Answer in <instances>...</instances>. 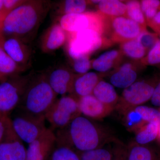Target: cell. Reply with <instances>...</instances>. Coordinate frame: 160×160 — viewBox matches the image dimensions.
Wrapping results in <instances>:
<instances>
[{
    "mask_svg": "<svg viewBox=\"0 0 160 160\" xmlns=\"http://www.w3.org/2000/svg\"><path fill=\"white\" fill-rule=\"evenodd\" d=\"M55 134L57 142L77 151H88L119 142L108 130L82 115L65 128L57 130Z\"/></svg>",
    "mask_w": 160,
    "mask_h": 160,
    "instance_id": "cell-1",
    "label": "cell"
},
{
    "mask_svg": "<svg viewBox=\"0 0 160 160\" xmlns=\"http://www.w3.org/2000/svg\"><path fill=\"white\" fill-rule=\"evenodd\" d=\"M49 8V2L46 1H23L3 19L2 36L17 38L26 43L37 30Z\"/></svg>",
    "mask_w": 160,
    "mask_h": 160,
    "instance_id": "cell-2",
    "label": "cell"
},
{
    "mask_svg": "<svg viewBox=\"0 0 160 160\" xmlns=\"http://www.w3.org/2000/svg\"><path fill=\"white\" fill-rule=\"evenodd\" d=\"M57 96L48 82L46 73L32 76L18 109L26 113L45 117L57 99Z\"/></svg>",
    "mask_w": 160,
    "mask_h": 160,
    "instance_id": "cell-3",
    "label": "cell"
},
{
    "mask_svg": "<svg viewBox=\"0 0 160 160\" xmlns=\"http://www.w3.org/2000/svg\"><path fill=\"white\" fill-rule=\"evenodd\" d=\"M66 42L67 54L73 60L89 57L105 46L112 43L100 32L88 29L73 33H68Z\"/></svg>",
    "mask_w": 160,
    "mask_h": 160,
    "instance_id": "cell-4",
    "label": "cell"
},
{
    "mask_svg": "<svg viewBox=\"0 0 160 160\" xmlns=\"http://www.w3.org/2000/svg\"><path fill=\"white\" fill-rule=\"evenodd\" d=\"M158 79L136 81L124 89L115 109L124 116L129 110L142 106L151 99Z\"/></svg>",
    "mask_w": 160,
    "mask_h": 160,
    "instance_id": "cell-5",
    "label": "cell"
},
{
    "mask_svg": "<svg viewBox=\"0 0 160 160\" xmlns=\"http://www.w3.org/2000/svg\"><path fill=\"white\" fill-rule=\"evenodd\" d=\"M32 77L18 75L0 83V117L18 108Z\"/></svg>",
    "mask_w": 160,
    "mask_h": 160,
    "instance_id": "cell-6",
    "label": "cell"
},
{
    "mask_svg": "<svg viewBox=\"0 0 160 160\" xmlns=\"http://www.w3.org/2000/svg\"><path fill=\"white\" fill-rule=\"evenodd\" d=\"M77 99L70 95L57 99L45 115L52 129H63L81 115Z\"/></svg>",
    "mask_w": 160,
    "mask_h": 160,
    "instance_id": "cell-7",
    "label": "cell"
},
{
    "mask_svg": "<svg viewBox=\"0 0 160 160\" xmlns=\"http://www.w3.org/2000/svg\"><path fill=\"white\" fill-rule=\"evenodd\" d=\"M104 17V36L112 44H121L135 39L142 32L147 30L143 29L137 23L125 17Z\"/></svg>",
    "mask_w": 160,
    "mask_h": 160,
    "instance_id": "cell-8",
    "label": "cell"
},
{
    "mask_svg": "<svg viewBox=\"0 0 160 160\" xmlns=\"http://www.w3.org/2000/svg\"><path fill=\"white\" fill-rule=\"evenodd\" d=\"M11 119L15 132L23 142L30 144L46 131L45 117L37 116L18 112Z\"/></svg>",
    "mask_w": 160,
    "mask_h": 160,
    "instance_id": "cell-9",
    "label": "cell"
},
{
    "mask_svg": "<svg viewBox=\"0 0 160 160\" xmlns=\"http://www.w3.org/2000/svg\"><path fill=\"white\" fill-rule=\"evenodd\" d=\"M59 24L67 33L91 29L98 31L104 36L105 18L98 12L64 15L60 18Z\"/></svg>",
    "mask_w": 160,
    "mask_h": 160,
    "instance_id": "cell-10",
    "label": "cell"
},
{
    "mask_svg": "<svg viewBox=\"0 0 160 160\" xmlns=\"http://www.w3.org/2000/svg\"><path fill=\"white\" fill-rule=\"evenodd\" d=\"M55 133L51 129L28 144L26 160H48L57 144Z\"/></svg>",
    "mask_w": 160,
    "mask_h": 160,
    "instance_id": "cell-11",
    "label": "cell"
},
{
    "mask_svg": "<svg viewBox=\"0 0 160 160\" xmlns=\"http://www.w3.org/2000/svg\"><path fill=\"white\" fill-rule=\"evenodd\" d=\"M123 116L126 128L135 132L148 123L156 120L160 121L159 110L142 105L130 109Z\"/></svg>",
    "mask_w": 160,
    "mask_h": 160,
    "instance_id": "cell-12",
    "label": "cell"
},
{
    "mask_svg": "<svg viewBox=\"0 0 160 160\" xmlns=\"http://www.w3.org/2000/svg\"><path fill=\"white\" fill-rule=\"evenodd\" d=\"M27 149L12 129L9 127L0 143V160H26Z\"/></svg>",
    "mask_w": 160,
    "mask_h": 160,
    "instance_id": "cell-13",
    "label": "cell"
},
{
    "mask_svg": "<svg viewBox=\"0 0 160 160\" xmlns=\"http://www.w3.org/2000/svg\"><path fill=\"white\" fill-rule=\"evenodd\" d=\"M82 115L90 119L101 120L111 114L115 108L103 104L92 94L78 100Z\"/></svg>",
    "mask_w": 160,
    "mask_h": 160,
    "instance_id": "cell-14",
    "label": "cell"
},
{
    "mask_svg": "<svg viewBox=\"0 0 160 160\" xmlns=\"http://www.w3.org/2000/svg\"><path fill=\"white\" fill-rule=\"evenodd\" d=\"M46 74L50 87L57 95L70 93L77 74L67 68L60 67Z\"/></svg>",
    "mask_w": 160,
    "mask_h": 160,
    "instance_id": "cell-15",
    "label": "cell"
},
{
    "mask_svg": "<svg viewBox=\"0 0 160 160\" xmlns=\"http://www.w3.org/2000/svg\"><path fill=\"white\" fill-rule=\"evenodd\" d=\"M135 61L122 62L109 75V82L114 87L126 89L137 79L138 73Z\"/></svg>",
    "mask_w": 160,
    "mask_h": 160,
    "instance_id": "cell-16",
    "label": "cell"
},
{
    "mask_svg": "<svg viewBox=\"0 0 160 160\" xmlns=\"http://www.w3.org/2000/svg\"><path fill=\"white\" fill-rule=\"evenodd\" d=\"M105 73L89 72L83 74H77L69 95L78 100L80 98L92 94L96 86Z\"/></svg>",
    "mask_w": 160,
    "mask_h": 160,
    "instance_id": "cell-17",
    "label": "cell"
},
{
    "mask_svg": "<svg viewBox=\"0 0 160 160\" xmlns=\"http://www.w3.org/2000/svg\"><path fill=\"white\" fill-rule=\"evenodd\" d=\"M2 44L7 54L18 65L25 68L30 57V50L25 42L17 38L3 36Z\"/></svg>",
    "mask_w": 160,
    "mask_h": 160,
    "instance_id": "cell-18",
    "label": "cell"
},
{
    "mask_svg": "<svg viewBox=\"0 0 160 160\" xmlns=\"http://www.w3.org/2000/svg\"><path fill=\"white\" fill-rule=\"evenodd\" d=\"M68 33L59 23H55L46 31L42 38V48L45 52L57 50L66 44Z\"/></svg>",
    "mask_w": 160,
    "mask_h": 160,
    "instance_id": "cell-19",
    "label": "cell"
},
{
    "mask_svg": "<svg viewBox=\"0 0 160 160\" xmlns=\"http://www.w3.org/2000/svg\"><path fill=\"white\" fill-rule=\"evenodd\" d=\"M124 56L120 49L106 52L92 60V68L99 73H107L119 66L122 62Z\"/></svg>",
    "mask_w": 160,
    "mask_h": 160,
    "instance_id": "cell-20",
    "label": "cell"
},
{
    "mask_svg": "<svg viewBox=\"0 0 160 160\" xmlns=\"http://www.w3.org/2000/svg\"><path fill=\"white\" fill-rule=\"evenodd\" d=\"M3 36L0 37V83L20 75L25 68L18 65L3 49Z\"/></svg>",
    "mask_w": 160,
    "mask_h": 160,
    "instance_id": "cell-21",
    "label": "cell"
},
{
    "mask_svg": "<svg viewBox=\"0 0 160 160\" xmlns=\"http://www.w3.org/2000/svg\"><path fill=\"white\" fill-rule=\"evenodd\" d=\"M92 94L103 104L114 108L120 98L114 86L103 79L98 83Z\"/></svg>",
    "mask_w": 160,
    "mask_h": 160,
    "instance_id": "cell-22",
    "label": "cell"
},
{
    "mask_svg": "<svg viewBox=\"0 0 160 160\" xmlns=\"http://www.w3.org/2000/svg\"><path fill=\"white\" fill-rule=\"evenodd\" d=\"M97 8L98 12L106 17H126V6L125 1L100 0Z\"/></svg>",
    "mask_w": 160,
    "mask_h": 160,
    "instance_id": "cell-23",
    "label": "cell"
},
{
    "mask_svg": "<svg viewBox=\"0 0 160 160\" xmlns=\"http://www.w3.org/2000/svg\"><path fill=\"white\" fill-rule=\"evenodd\" d=\"M160 126V121H152L148 123L135 132L134 142L146 146L157 139Z\"/></svg>",
    "mask_w": 160,
    "mask_h": 160,
    "instance_id": "cell-24",
    "label": "cell"
},
{
    "mask_svg": "<svg viewBox=\"0 0 160 160\" xmlns=\"http://www.w3.org/2000/svg\"><path fill=\"white\" fill-rule=\"evenodd\" d=\"M160 157L149 146L133 142L127 149V160H159Z\"/></svg>",
    "mask_w": 160,
    "mask_h": 160,
    "instance_id": "cell-25",
    "label": "cell"
},
{
    "mask_svg": "<svg viewBox=\"0 0 160 160\" xmlns=\"http://www.w3.org/2000/svg\"><path fill=\"white\" fill-rule=\"evenodd\" d=\"M120 49L124 56L135 61H140L148 53L137 39L120 44Z\"/></svg>",
    "mask_w": 160,
    "mask_h": 160,
    "instance_id": "cell-26",
    "label": "cell"
},
{
    "mask_svg": "<svg viewBox=\"0 0 160 160\" xmlns=\"http://www.w3.org/2000/svg\"><path fill=\"white\" fill-rule=\"evenodd\" d=\"M88 1L85 0H66L60 3L58 13L62 16L69 14H77L86 12Z\"/></svg>",
    "mask_w": 160,
    "mask_h": 160,
    "instance_id": "cell-27",
    "label": "cell"
},
{
    "mask_svg": "<svg viewBox=\"0 0 160 160\" xmlns=\"http://www.w3.org/2000/svg\"><path fill=\"white\" fill-rule=\"evenodd\" d=\"M126 6V17L137 23L143 29H146L147 24L141 8L140 1H125Z\"/></svg>",
    "mask_w": 160,
    "mask_h": 160,
    "instance_id": "cell-28",
    "label": "cell"
},
{
    "mask_svg": "<svg viewBox=\"0 0 160 160\" xmlns=\"http://www.w3.org/2000/svg\"><path fill=\"white\" fill-rule=\"evenodd\" d=\"M48 160H81L77 152L71 146L59 142L57 144Z\"/></svg>",
    "mask_w": 160,
    "mask_h": 160,
    "instance_id": "cell-29",
    "label": "cell"
},
{
    "mask_svg": "<svg viewBox=\"0 0 160 160\" xmlns=\"http://www.w3.org/2000/svg\"><path fill=\"white\" fill-rule=\"evenodd\" d=\"M81 160H111L112 150L104 147L86 151H77Z\"/></svg>",
    "mask_w": 160,
    "mask_h": 160,
    "instance_id": "cell-30",
    "label": "cell"
},
{
    "mask_svg": "<svg viewBox=\"0 0 160 160\" xmlns=\"http://www.w3.org/2000/svg\"><path fill=\"white\" fill-rule=\"evenodd\" d=\"M140 2L141 8L147 25L154 17L158 12L160 10V1L142 0Z\"/></svg>",
    "mask_w": 160,
    "mask_h": 160,
    "instance_id": "cell-31",
    "label": "cell"
},
{
    "mask_svg": "<svg viewBox=\"0 0 160 160\" xmlns=\"http://www.w3.org/2000/svg\"><path fill=\"white\" fill-rule=\"evenodd\" d=\"M140 62L143 66H160V39Z\"/></svg>",
    "mask_w": 160,
    "mask_h": 160,
    "instance_id": "cell-32",
    "label": "cell"
},
{
    "mask_svg": "<svg viewBox=\"0 0 160 160\" xmlns=\"http://www.w3.org/2000/svg\"><path fill=\"white\" fill-rule=\"evenodd\" d=\"M137 39L148 52L154 46L159 38L157 33L146 30L141 32Z\"/></svg>",
    "mask_w": 160,
    "mask_h": 160,
    "instance_id": "cell-33",
    "label": "cell"
},
{
    "mask_svg": "<svg viewBox=\"0 0 160 160\" xmlns=\"http://www.w3.org/2000/svg\"><path fill=\"white\" fill-rule=\"evenodd\" d=\"M92 60L89 57H84L73 60L72 67L77 74H83L89 72L92 68Z\"/></svg>",
    "mask_w": 160,
    "mask_h": 160,
    "instance_id": "cell-34",
    "label": "cell"
},
{
    "mask_svg": "<svg viewBox=\"0 0 160 160\" xmlns=\"http://www.w3.org/2000/svg\"><path fill=\"white\" fill-rule=\"evenodd\" d=\"M116 146L113 151V157L111 160H127V149L121 142L116 143Z\"/></svg>",
    "mask_w": 160,
    "mask_h": 160,
    "instance_id": "cell-35",
    "label": "cell"
},
{
    "mask_svg": "<svg viewBox=\"0 0 160 160\" xmlns=\"http://www.w3.org/2000/svg\"><path fill=\"white\" fill-rule=\"evenodd\" d=\"M11 126V119L9 116H3L0 117V143L5 138Z\"/></svg>",
    "mask_w": 160,
    "mask_h": 160,
    "instance_id": "cell-36",
    "label": "cell"
},
{
    "mask_svg": "<svg viewBox=\"0 0 160 160\" xmlns=\"http://www.w3.org/2000/svg\"><path fill=\"white\" fill-rule=\"evenodd\" d=\"M23 1L20 0H3V8L2 12L6 16L7 13L19 6Z\"/></svg>",
    "mask_w": 160,
    "mask_h": 160,
    "instance_id": "cell-37",
    "label": "cell"
},
{
    "mask_svg": "<svg viewBox=\"0 0 160 160\" xmlns=\"http://www.w3.org/2000/svg\"><path fill=\"white\" fill-rule=\"evenodd\" d=\"M147 26L150 27L158 35L160 33V10L158 12L152 20L147 24Z\"/></svg>",
    "mask_w": 160,
    "mask_h": 160,
    "instance_id": "cell-38",
    "label": "cell"
},
{
    "mask_svg": "<svg viewBox=\"0 0 160 160\" xmlns=\"http://www.w3.org/2000/svg\"><path fill=\"white\" fill-rule=\"evenodd\" d=\"M150 101L152 105L160 108V80L158 79L155 87Z\"/></svg>",
    "mask_w": 160,
    "mask_h": 160,
    "instance_id": "cell-39",
    "label": "cell"
},
{
    "mask_svg": "<svg viewBox=\"0 0 160 160\" xmlns=\"http://www.w3.org/2000/svg\"><path fill=\"white\" fill-rule=\"evenodd\" d=\"M5 17V16L3 14V13L2 12H0V37L2 36V22L3 19H4Z\"/></svg>",
    "mask_w": 160,
    "mask_h": 160,
    "instance_id": "cell-40",
    "label": "cell"
},
{
    "mask_svg": "<svg viewBox=\"0 0 160 160\" xmlns=\"http://www.w3.org/2000/svg\"><path fill=\"white\" fill-rule=\"evenodd\" d=\"M3 8V0H0V12L2 11Z\"/></svg>",
    "mask_w": 160,
    "mask_h": 160,
    "instance_id": "cell-41",
    "label": "cell"
},
{
    "mask_svg": "<svg viewBox=\"0 0 160 160\" xmlns=\"http://www.w3.org/2000/svg\"><path fill=\"white\" fill-rule=\"evenodd\" d=\"M157 139L158 141V142H159V143H160V126L159 130L158 135Z\"/></svg>",
    "mask_w": 160,
    "mask_h": 160,
    "instance_id": "cell-42",
    "label": "cell"
},
{
    "mask_svg": "<svg viewBox=\"0 0 160 160\" xmlns=\"http://www.w3.org/2000/svg\"><path fill=\"white\" fill-rule=\"evenodd\" d=\"M158 36H159V39L160 40V33L159 34H158Z\"/></svg>",
    "mask_w": 160,
    "mask_h": 160,
    "instance_id": "cell-43",
    "label": "cell"
},
{
    "mask_svg": "<svg viewBox=\"0 0 160 160\" xmlns=\"http://www.w3.org/2000/svg\"><path fill=\"white\" fill-rule=\"evenodd\" d=\"M159 110V111L160 112V108H159V109H158Z\"/></svg>",
    "mask_w": 160,
    "mask_h": 160,
    "instance_id": "cell-44",
    "label": "cell"
},
{
    "mask_svg": "<svg viewBox=\"0 0 160 160\" xmlns=\"http://www.w3.org/2000/svg\"></svg>",
    "mask_w": 160,
    "mask_h": 160,
    "instance_id": "cell-45",
    "label": "cell"
}]
</instances>
